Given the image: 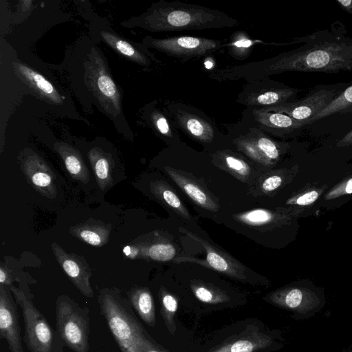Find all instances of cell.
Listing matches in <instances>:
<instances>
[{
    "label": "cell",
    "mask_w": 352,
    "mask_h": 352,
    "mask_svg": "<svg viewBox=\"0 0 352 352\" xmlns=\"http://www.w3.org/2000/svg\"><path fill=\"white\" fill-rule=\"evenodd\" d=\"M56 327L65 346L74 352H89V309L67 295L55 302Z\"/></svg>",
    "instance_id": "5"
},
{
    "label": "cell",
    "mask_w": 352,
    "mask_h": 352,
    "mask_svg": "<svg viewBox=\"0 0 352 352\" xmlns=\"http://www.w3.org/2000/svg\"><path fill=\"white\" fill-rule=\"evenodd\" d=\"M193 291L195 296L201 302L212 303L221 301V300L217 298L213 292L207 287L199 286L195 287Z\"/></svg>",
    "instance_id": "33"
},
{
    "label": "cell",
    "mask_w": 352,
    "mask_h": 352,
    "mask_svg": "<svg viewBox=\"0 0 352 352\" xmlns=\"http://www.w3.org/2000/svg\"><path fill=\"white\" fill-rule=\"evenodd\" d=\"M153 123L157 131L166 138H175L173 128L169 124L167 118L160 112H155L153 115Z\"/></svg>",
    "instance_id": "31"
},
{
    "label": "cell",
    "mask_w": 352,
    "mask_h": 352,
    "mask_svg": "<svg viewBox=\"0 0 352 352\" xmlns=\"http://www.w3.org/2000/svg\"><path fill=\"white\" fill-rule=\"evenodd\" d=\"M258 184V187L263 193L269 192L277 189L281 185L282 178L277 175L263 176L259 179Z\"/></svg>",
    "instance_id": "32"
},
{
    "label": "cell",
    "mask_w": 352,
    "mask_h": 352,
    "mask_svg": "<svg viewBox=\"0 0 352 352\" xmlns=\"http://www.w3.org/2000/svg\"><path fill=\"white\" fill-rule=\"evenodd\" d=\"M98 302L102 315L122 352H144L149 340L129 300L117 288L101 289Z\"/></svg>",
    "instance_id": "3"
},
{
    "label": "cell",
    "mask_w": 352,
    "mask_h": 352,
    "mask_svg": "<svg viewBox=\"0 0 352 352\" xmlns=\"http://www.w3.org/2000/svg\"><path fill=\"white\" fill-rule=\"evenodd\" d=\"M263 341L261 340L241 339L225 345L214 352H253L261 347Z\"/></svg>",
    "instance_id": "30"
},
{
    "label": "cell",
    "mask_w": 352,
    "mask_h": 352,
    "mask_svg": "<svg viewBox=\"0 0 352 352\" xmlns=\"http://www.w3.org/2000/svg\"><path fill=\"white\" fill-rule=\"evenodd\" d=\"M299 90L282 85L279 87H263L246 94L242 93L239 102L254 109L280 105L295 101Z\"/></svg>",
    "instance_id": "14"
},
{
    "label": "cell",
    "mask_w": 352,
    "mask_h": 352,
    "mask_svg": "<svg viewBox=\"0 0 352 352\" xmlns=\"http://www.w3.org/2000/svg\"><path fill=\"white\" fill-rule=\"evenodd\" d=\"M162 304L165 313L170 316V314L173 315L177 309V301L175 297L170 294H166L163 295Z\"/></svg>",
    "instance_id": "34"
},
{
    "label": "cell",
    "mask_w": 352,
    "mask_h": 352,
    "mask_svg": "<svg viewBox=\"0 0 352 352\" xmlns=\"http://www.w3.org/2000/svg\"><path fill=\"white\" fill-rule=\"evenodd\" d=\"M252 113L259 126L271 132L285 133L305 126L304 123L296 121L284 113L266 111L258 109H253Z\"/></svg>",
    "instance_id": "19"
},
{
    "label": "cell",
    "mask_w": 352,
    "mask_h": 352,
    "mask_svg": "<svg viewBox=\"0 0 352 352\" xmlns=\"http://www.w3.org/2000/svg\"><path fill=\"white\" fill-rule=\"evenodd\" d=\"M273 298L276 303L302 318L312 316L324 307V301L318 296L298 287L277 293Z\"/></svg>",
    "instance_id": "11"
},
{
    "label": "cell",
    "mask_w": 352,
    "mask_h": 352,
    "mask_svg": "<svg viewBox=\"0 0 352 352\" xmlns=\"http://www.w3.org/2000/svg\"><path fill=\"white\" fill-rule=\"evenodd\" d=\"M342 144L352 143V130L350 131L340 142Z\"/></svg>",
    "instance_id": "40"
},
{
    "label": "cell",
    "mask_w": 352,
    "mask_h": 352,
    "mask_svg": "<svg viewBox=\"0 0 352 352\" xmlns=\"http://www.w3.org/2000/svg\"><path fill=\"white\" fill-rule=\"evenodd\" d=\"M101 35L103 39L109 45L117 50L119 53L126 56L132 60L145 65L150 63L146 56L137 50L128 42L107 32H102Z\"/></svg>",
    "instance_id": "27"
},
{
    "label": "cell",
    "mask_w": 352,
    "mask_h": 352,
    "mask_svg": "<svg viewBox=\"0 0 352 352\" xmlns=\"http://www.w3.org/2000/svg\"><path fill=\"white\" fill-rule=\"evenodd\" d=\"M124 255L129 258H135L142 256V250L140 245H127L123 250Z\"/></svg>",
    "instance_id": "37"
},
{
    "label": "cell",
    "mask_w": 352,
    "mask_h": 352,
    "mask_svg": "<svg viewBox=\"0 0 352 352\" xmlns=\"http://www.w3.org/2000/svg\"><path fill=\"white\" fill-rule=\"evenodd\" d=\"M318 197V192L312 190L299 197L295 203L300 206H307L314 203Z\"/></svg>",
    "instance_id": "35"
},
{
    "label": "cell",
    "mask_w": 352,
    "mask_h": 352,
    "mask_svg": "<svg viewBox=\"0 0 352 352\" xmlns=\"http://www.w3.org/2000/svg\"><path fill=\"white\" fill-rule=\"evenodd\" d=\"M17 306L10 287L0 285V338L10 352H24Z\"/></svg>",
    "instance_id": "8"
},
{
    "label": "cell",
    "mask_w": 352,
    "mask_h": 352,
    "mask_svg": "<svg viewBox=\"0 0 352 352\" xmlns=\"http://www.w3.org/2000/svg\"><path fill=\"white\" fill-rule=\"evenodd\" d=\"M352 112V82L320 113L311 118L307 123L309 124L316 121L336 113Z\"/></svg>",
    "instance_id": "25"
},
{
    "label": "cell",
    "mask_w": 352,
    "mask_h": 352,
    "mask_svg": "<svg viewBox=\"0 0 352 352\" xmlns=\"http://www.w3.org/2000/svg\"><path fill=\"white\" fill-rule=\"evenodd\" d=\"M344 352H352V346L350 347L349 349H348L346 351Z\"/></svg>",
    "instance_id": "42"
},
{
    "label": "cell",
    "mask_w": 352,
    "mask_h": 352,
    "mask_svg": "<svg viewBox=\"0 0 352 352\" xmlns=\"http://www.w3.org/2000/svg\"><path fill=\"white\" fill-rule=\"evenodd\" d=\"M21 168L27 181L41 195L53 199L57 195L56 175L47 164L33 153L23 159Z\"/></svg>",
    "instance_id": "10"
},
{
    "label": "cell",
    "mask_w": 352,
    "mask_h": 352,
    "mask_svg": "<svg viewBox=\"0 0 352 352\" xmlns=\"http://www.w3.org/2000/svg\"><path fill=\"white\" fill-rule=\"evenodd\" d=\"M170 111L179 127L190 138L204 143L212 140L214 129L210 121L188 110L176 109Z\"/></svg>",
    "instance_id": "16"
},
{
    "label": "cell",
    "mask_w": 352,
    "mask_h": 352,
    "mask_svg": "<svg viewBox=\"0 0 352 352\" xmlns=\"http://www.w3.org/2000/svg\"><path fill=\"white\" fill-rule=\"evenodd\" d=\"M304 43L274 57L219 69L211 76L219 81L245 79L253 82L286 72L338 73L352 72V38L340 21L330 28L284 44Z\"/></svg>",
    "instance_id": "1"
},
{
    "label": "cell",
    "mask_w": 352,
    "mask_h": 352,
    "mask_svg": "<svg viewBox=\"0 0 352 352\" xmlns=\"http://www.w3.org/2000/svg\"><path fill=\"white\" fill-rule=\"evenodd\" d=\"M344 190V193H346V194L352 193V179H350L346 182Z\"/></svg>",
    "instance_id": "41"
},
{
    "label": "cell",
    "mask_w": 352,
    "mask_h": 352,
    "mask_svg": "<svg viewBox=\"0 0 352 352\" xmlns=\"http://www.w3.org/2000/svg\"><path fill=\"white\" fill-rule=\"evenodd\" d=\"M142 23L145 28L155 32L232 28L239 24L222 11L179 1L155 3Z\"/></svg>",
    "instance_id": "2"
},
{
    "label": "cell",
    "mask_w": 352,
    "mask_h": 352,
    "mask_svg": "<svg viewBox=\"0 0 352 352\" xmlns=\"http://www.w3.org/2000/svg\"><path fill=\"white\" fill-rule=\"evenodd\" d=\"M51 247L57 262L74 286L85 297L92 298L94 292L90 285L91 271L85 258L66 252L55 242Z\"/></svg>",
    "instance_id": "9"
},
{
    "label": "cell",
    "mask_w": 352,
    "mask_h": 352,
    "mask_svg": "<svg viewBox=\"0 0 352 352\" xmlns=\"http://www.w3.org/2000/svg\"><path fill=\"white\" fill-rule=\"evenodd\" d=\"M180 231L200 243L206 250L207 253L206 261H201L200 263L231 277L238 279L245 278L246 267L240 262L226 252L219 250L208 241L187 231L184 228H180Z\"/></svg>",
    "instance_id": "12"
},
{
    "label": "cell",
    "mask_w": 352,
    "mask_h": 352,
    "mask_svg": "<svg viewBox=\"0 0 352 352\" xmlns=\"http://www.w3.org/2000/svg\"><path fill=\"white\" fill-rule=\"evenodd\" d=\"M142 256L147 257L157 261H168L172 260L176 254L174 245L166 242H155L148 245H140Z\"/></svg>",
    "instance_id": "28"
},
{
    "label": "cell",
    "mask_w": 352,
    "mask_h": 352,
    "mask_svg": "<svg viewBox=\"0 0 352 352\" xmlns=\"http://www.w3.org/2000/svg\"><path fill=\"white\" fill-rule=\"evenodd\" d=\"M132 307L145 323L154 326L155 323V305L153 296L146 287H136L126 292Z\"/></svg>",
    "instance_id": "21"
},
{
    "label": "cell",
    "mask_w": 352,
    "mask_h": 352,
    "mask_svg": "<svg viewBox=\"0 0 352 352\" xmlns=\"http://www.w3.org/2000/svg\"><path fill=\"white\" fill-rule=\"evenodd\" d=\"M12 273L2 264L0 266V283L6 287H10L13 283Z\"/></svg>",
    "instance_id": "36"
},
{
    "label": "cell",
    "mask_w": 352,
    "mask_h": 352,
    "mask_svg": "<svg viewBox=\"0 0 352 352\" xmlns=\"http://www.w3.org/2000/svg\"><path fill=\"white\" fill-rule=\"evenodd\" d=\"M151 191L154 196L175 212L186 219H190L191 215L173 189L166 182L161 180L151 183Z\"/></svg>",
    "instance_id": "24"
},
{
    "label": "cell",
    "mask_w": 352,
    "mask_h": 352,
    "mask_svg": "<svg viewBox=\"0 0 352 352\" xmlns=\"http://www.w3.org/2000/svg\"><path fill=\"white\" fill-rule=\"evenodd\" d=\"M144 352H162L160 351L154 344L149 340L146 344Z\"/></svg>",
    "instance_id": "39"
},
{
    "label": "cell",
    "mask_w": 352,
    "mask_h": 352,
    "mask_svg": "<svg viewBox=\"0 0 352 352\" xmlns=\"http://www.w3.org/2000/svg\"><path fill=\"white\" fill-rule=\"evenodd\" d=\"M146 43L168 56L184 60L212 54L225 47L220 41L192 36L149 38Z\"/></svg>",
    "instance_id": "7"
},
{
    "label": "cell",
    "mask_w": 352,
    "mask_h": 352,
    "mask_svg": "<svg viewBox=\"0 0 352 352\" xmlns=\"http://www.w3.org/2000/svg\"><path fill=\"white\" fill-rule=\"evenodd\" d=\"M251 138L268 164L278 158L280 151L277 144L272 140L263 135Z\"/></svg>",
    "instance_id": "29"
},
{
    "label": "cell",
    "mask_w": 352,
    "mask_h": 352,
    "mask_svg": "<svg viewBox=\"0 0 352 352\" xmlns=\"http://www.w3.org/2000/svg\"><path fill=\"white\" fill-rule=\"evenodd\" d=\"M111 230L110 224L91 219L85 223L71 227L69 232L90 245L102 247L108 242Z\"/></svg>",
    "instance_id": "17"
},
{
    "label": "cell",
    "mask_w": 352,
    "mask_h": 352,
    "mask_svg": "<svg viewBox=\"0 0 352 352\" xmlns=\"http://www.w3.org/2000/svg\"><path fill=\"white\" fill-rule=\"evenodd\" d=\"M24 322L23 338L30 352H64L65 345L57 330H54L45 317L35 307L33 296L13 285L9 287Z\"/></svg>",
    "instance_id": "4"
},
{
    "label": "cell",
    "mask_w": 352,
    "mask_h": 352,
    "mask_svg": "<svg viewBox=\"0 0 352 352\" xmlns=\"http://www.w3.org/2000/svg\"><path fill=\"white\" fill-rule=\"evenodd\" d=\"M350 84L351 82L318 85L300 100L258 109L284 113L306 125L311 118L324 109Z\"/></svg>",
    "instance_id": "6"
},
{
    "label": "cell",
    "mask_w": 352,
    "mask_h": 352,
    "mask_svg": "<svg viewBox=\"0 0 352 352\" xmlns=\"http://www.w3.org/2000/svg\"><path fill=\"white\" fill-rule=\"evenodd\" d=\"M214 163L243 182H248L252 175V166L243 158L228 151H219L213 155Z\"/></svg>",
    "instance_id": "23"
},
{
    "label": "cell",
    "mask_w": 352,
    "mask_h": 352,
    "mask_svg": "<svg viewBox=\"0 0 352 352\" xmlns=\"http://www.w3.org/2000/svg\"><path fill=\"white\" fill-rule=\"evenodd\" d=\"M261 41L252 40L244 31L234 32L225 44L228 47L229 54L236 60L246 59L251 54L254 45Z\"/></svg>",
    "instance_id": "26"
},
{
    "label": "cell",
    "mask_w": 352,
    "mask_h": 352,
    "mask_svg": "<svg viewBox=\"0 0 352 352\" xmlns=\"http://www.w3.org/2000/svg\"><path fill=\"white\" fill-rule=\"evenodd\" d=\"M88 156L98 186L106 190L113 184L111 157L99 148L91 149Z\"/></svg>",
    "instance_id": "22"
},
{
    "label": "cell",
    "mask_w": 352,
    "mask_h": 352,
    "mask_svg": "<svg viewBox=\"0 0 352 352\" xmlns=\"http://www.w3.org/2000/svg\"><path fill=\"white\" fill-rule=\"evenodd\" d=\"M55 148L61 157L71 177L84 184L89 181V172L78 151L65 144H57Z\"/></svg>",
    "instance_id": "20"
},
{
    "label": "cell",
    "mask_w": 352,
    "mask_h": 352,
    "mask_svg": "<svg viewBox=\"0 0 352 352\" xmlns=\"http://www.w3.org/2000/svg\"><path fill=\"white\" fill-rule=\"evenodd\" d=\"M165 170L175 184L199 207L216 212L219 204L216 198L196 179L184 172L169 166Z\"/></svg>",
    "instance_id": "15"
},
{
    "label": "cell",
    "mask_w": 352,
    "mask_h": 352,
    "mask_svg": "<svg viewBox=\"0 0 352 352\" xmlns=\"http://www.w3.org/2000/svg\"><path fill=\"white\" fill-rule=\"evenodd\" d=\"M89 83L96 97L104 104L107 111L116 115L120 111V95L117 87L105 71L98 64L91 66L89 72Z\"/></svg>",
    "instance_id": "13"
},
{
    "label": "cell",
    "mask_w": 352,
    "mask_h": 352,
    "mask_svg": "<svg viewBox=\"0 0 352 352\" xmlns=\"http://www.w3.org/2000/svg\"><path fill=\"white\" fill-rule=\"evenodd\" d=\"M336 2L343 10L352 15V0H337Z\"/></svg>",
    "instance_id": "38"
},
{
    "label": "cell",
    "mask_w": 352,
    "mask_h": 352,
    "mask_svg": "<svg viewBox=\"0 0 352 352\" xmlns=\"http://www.w3.org/2000/svg\"><path fill=\"white\" fill-rule=\"evenodd\" d=\"M15 65L19 75L41 96L55 104L62 102L64 97L43 76L23 64L16 63Z\"/></svg>",
    "instance_id": "18"
}]
</instances>
